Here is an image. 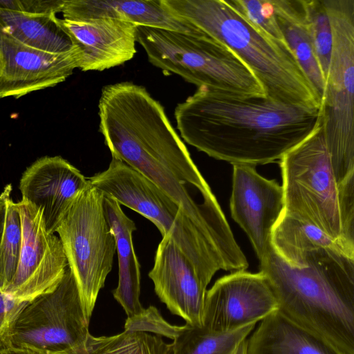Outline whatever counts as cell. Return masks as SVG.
Here are the masks:
<instances>
[{
	"instance_id": "ba28073f",
	"label": "cell",
	"mask_w": 354,
	"mask_h": 354,
	"mask_svg": "<svg viewBox=\"0 0 354 354\" xmlns=\"http://www.w3.org/2000/svg\"><path fill=\"white\" fill-rule=\"evenodd\" d=\"M89 322L68 266L53 289L21 308L2 338L0 349L23 348L41 354H66L86 341Z\"/></svg>"
},
{
	"instance_id": "44dd1931",
	"label": "cell",
	"mask_w": 354,
	"mask_h": 354,
	"mask_svg": "<svg viewBox=\"0 0 354 354\" xmlns=\"http://www.w3.org/2000/svg\"><path fill=\"white\" fill-rule=\"evenodd\" d=\"M57 19L54 14H27L0 8V32L42 51H71L74 47Z\"/></svg>"
},
{
	"instance_id": "603a6c76",
	"label": "cell",
	"mask_w": 354,
	"mask_h": 354,
	"mask_svg": "<svg viewBox=\"0 0 354 354\" xmlns=\"http://www.w3.org/2000/svg\"><path fill=\"white\" fill-rule=\"evenodd\" d=\"M171 344L170 354H232L255 328L256 323L230 331H217L203 325H185Z\"/></svg>"
},
{
	"instance_id": "5b68a950",
	"label": "cell",
	"mask_w": 354,
	"mask_h": 354,
	"mask_svg": "<svg viewBox=\"0 0 354 354\" xmlns=\"http://www.w3.org/2000/svg\"><path fill=\"white\" fill-rule=\"evenodd\" d=\"M136 41L154 66L198 88L245 97H266L247 65L228 47L197 29L183 32L137 26Z\"/></svg>"
},
{
	"instance_id": "ac0fdd59",
	"label": "cell",
	"mask_w": 354,
	"mask_h": 354,
	"mask_svg": "<svg viewBox=\"0 0 354 354\" xmlns=\"http://www.w3.org/2000/svg\"><path fill=\"white\" fill-rule=\"evenodd\" d=\"M103 208L115 239L118 259V283L113 295L124 310L127 317H132L144 309L140 301V264L132 241V234L136 230V226L114 198L104 196Z\"/></svg>"
},
{
	"instance_id": "4fadbf2b",
	"label": "cell",
	"mask_w": 354,
	"mask_h": 354,
	"mask_svg": "<svg viewBox=\"0 0 354 354\" xmlns=\"http://www.w3.org/2000/svg\"><path fill=\"white\" fill-rule=\"evenodd\" d=\"M0 99L19 98L64 82L79 67V53L37 50L0 32Z\"/></svg>"
},
{
	"instance_id": "ffe728a7",
	"label": "cell",
	"mask_w": 354,
	"mask_h": 354,
	"mask_svg": "<svg viewBox=\"0 0 354 354\" xmlns=\"http://www.w3.org/2000/svg\"><path fill=\"white\" fill-rule=\"evenodd\" d=\"M272 3L286 44L322 103L325 81L314 51L303 0H272Z\"/></svg>"
},
{
	"instance_id": "d4e9b609",
	"label": "cell",
	"mask_w": 354,
	"mask_h": 354,
	"mask_svg": "<svg viewBox=\"0 0 354 354\" xmlns=\"http://www.w3.org/2000/svg\"><path fill=\"white\" fill-rule=\"evenodd\" d=\"M22 242V227L17 203L10 197L6 201V216L0 239V291L5 292L11 283L18 266Z\"/></svg>"
},
{
	"instance_id": "e0dca14e",
	"label": "cell",
	"mask_w": 354,
	"mask_h": 354,
	"mask_svg": "<svg viewBox=\"0 0 354 354\" xmlns=\"http://www.w3.org/2000/svg\"><path fill=\"white\" fill-rule=\"evenodd\" d=\"M63 19H113L137 26L190 32L197 30L173 15L162 0H64Z\"/></svg>"
},
{
	"instance_id": "7a4b0ae2",
	"label": "cell",
	"mask_w": 354,
	"mask_h": 354,
	"mask_svg": "<svg viewBox=\"0 0 354 354\" xmlns=\"http://www.w3.org/2000/svg\"><path fill=\"white\" fill-rule=\"evenodd\" d=\"M259 263L280 313L342 354H354V257L321 248L308 255L306 267L297 268L272 248Z\"/></svg>"
},
{
	"instance_id": "1f68e13d",
	"label": "cell",
	"mask_w": 354,
	"mask_h": 354,
	"mask_svg": "<svg viewBox=\"0 0 354 354\" xmlns=\"http://www.w3.org/2000/svg\"><path fill=\"white\" fill-rule=\"evenodd\" d=\"M0 354H41L35 351L23 348H5L0 349Z\"/></svg>"
},
{
	"instance_id": "30bf717a",
	"label": "cell",
	"mask_w": 354,
	"mask_h": 354,
	"mask_svg": "<svg viewBox=\"0 0 354 354\" xmlns=\"http://www.w3.org/2000/svg\"><path fill=\"white\" fill-rule=\"evenodd\" d=\"M16 203L22 242L15 275L5 293L28 301L53 289L68 264L61 240L47 230L41 210L24 199Z\"/></svg>"
},
{
	"instance_id": "4316f807",
	"label": "cell",
	"mask_w": 354,
	"mask_h": 354,
	"mask_svg": "<svg viewBox=\"0 0 354 354\" xmlns=\"http://www.w3.org/2000/svg\"><path fill=\"white\" fill-rule=\"evenodd\" d=\"M245 20L270 37L286 42L275 17L272 0H225Z\"/></svg>"
},
{
	"instance_id": "d6986e66",
	"label": "cell",
	"mask_w": 354,
	"mask_h": 354,
	"mask_svg": "<svg viewBox=\"0 0 354 354\" xmlns=\"http://www.w3.org/2000/svg\"><path fill=\"white\" fill-rule=\"evenodd\" d=\"M247 343V354H342L278 310L260 322Z\"/></svg>"
},
{
	"instance_id": "2e32d148",
	"label": "cell",
	"mask_w": 354,
	"mask_h": 354,
	"mask_svg": "<svg viewBox=\"0 0 354 354\" xmlns=\"http://www.w3.org/2000/svg\"><path fill=\"white\" fill-rule=\"evenodd\" d=\"M79 53L82 71H102L120 66L136 53L137 25L113 19L70 21L57 19Z\"/></svg>"
},
{
	"instance_id": "277c9868",
	"label": "cell",
	"mask_w": 354,
	"mask_h": 354,
	"mask_svg": "<svg viewBox=\"0 0 354 354\" xmlns=\"http://www.w3.org/2000/svg\"><path fill=\"white\" fill-rule=\"evenodd\" d=\"M279 161L283 212L316 226L354 256V176L337 184L323 120Z\"/></svg>"
},
{
	"instance_id": "484cf974",
	"label": "cell",
	"mask_w": 354,
	"mask_h": 354,
	"mask_svg": "<svg viewBox=\"0 0 354 354\" xmlns=\"http://www.w3.org/2000/svg\"><path fill=\"white\" fill-rule=\"evenodd\" d=\"M314 51L324 81L328 75L333 35L324 0H303Z\"/></svg>"
},
{
	"instance_id": "9c48e42d",
	"label": "cell",
	"mask_w": 354,
	"mask_h": 354,
	"mask_svg": "<svg viewBox=\"0 0 354 354\" xmlns=\"http://www.w3.org/2000/svg\"><path fill=\"white\" fill-rule=\"evenodd\" d=\"M104 196L152 222L162 236L170 235L207 287L216 272L191 232L178 206L141 173L112 157L108 168L88 178Z\"/></svg>"
},
{
	"instance_id": "8fae6325",
	"label": "cell",
	"mask_w": 354,
	"mask_h": 354,
	"mask_svg": "<svg viewBox=\"0 0 354 354\" xmlns=\"http://www.w3.org/2000/svg\"><path fill=\"white\" fill-rule=\"evenodd\" d=\"M278 303L266 276L245 270L217 279L205 293L203 325L217 331L257 323L277 311Z\"/></svg>"
},
{
	"instance_id": "6da1fadb",
	"label": "cell",
	"mask_w": 354,
	"mask_h": 354,
	"mask_svg": "<svg viewBox=\"0 0 354 354\" xmlns=\"http://www.w3.org/2000/svg\"><path fill=\"white\" fill-rule=\"evenodd\" d=\"M189 145L232 165L256 167L279 160L322 123L319 109L268 97H245L204 88L174 110Z\"/></svg>"
},
{
	"instance_id": "7c38bea8",
	"label": "cell",
	"mask_w": 354,
	"mask_h": 354,
	"mask_svg": "<svg viewBox=\"0 0 354 354\" xmlns=\"http://www.w3.org/2000/svg\"><path fill=\"white\" fill-rule=\"evenodd\" d=\"M256 167L234 165L230 209L259 261L270 252L271 235L284 209L282 185L260 175Z\"/></svg>"
},
{
	"instance_id": "4dcf8cb0",
	"label": "cell",
	"mask_w": 354,
	"mask_h": 354,
	"mask_svg": "<svg viewBox=\"0 0 354 354\" xmlns=\"http://www.w3.org/2000/svg\"><path fill=\"white\" fill-rule=\"evenodd\" d=\"M12 188V185L8 184L4 187L3 191L0 194V239L2 235L5 221L6 201L10 197H11Z\"/></svg>"
},
{
	"instance_id": "d6a6232c",
	"label": "cell",
	"mask_w": 354,
	"mask_h": 354,
	"mask_svg": "<svg viewBox=\"0 0 354 354\" xmlns=\"http://www.w3.org/2000/svg\"><path fill=\"white\" fill-rule=\"evenodd\" d=\"M247 339L241 342L232 354H247Z\"/></svg>"
},
{
	"instance_id": "cb8c5ba5",
	"label": "cell",
	"mask_w": 354,
	"mask_h": 354,
	"mask_svg": "<svg viewBox=\"0 0 354 354\" xmlns=\"http://www.w3.org/2000/svg\"><path fill=\"white\" fill-rule=\"evenodd\" d=\"M170 351L171 344L159 335L124 330L111 336L89 334L81 346L66 354H170Z\"/></svg>"
},
{
	"instance_id": "9a60e30c",
	"label": "cell",
	"mask_w": 354,
	"mask_h": 354,
	"mask_svg": "<svg viewBox=\"0 0 354 354\" xmlns=\"http://www.w3.org/2000/svg\"><path fill=\"white\" fill-rule=\"evenodd\" d=\"M88 180L62 157L44 156L24 171L19 180L22 198L41 210L47 230L55 234Z\"/></svg>"
},
{
	"instance_id": "8992f818",
	"label": "cell",
	"mask_w": 354,
	"mask_h": 354,
	"mask_svg": "<svg viewBox=\"0 0 354 354\" xmlns=\"http://www.w3.org/2000/svg\"><path fill=\"white\" fill-rule=\"evenodd\" d=\"M333 41L322 103L326 145L338 185L354 176V0H324Z\"/></svg>"
},
{
	"instance_id": "52a82bcc",
	"label": "cell",
	"mask_w": 354,
	"mask_h": 354,
	"mask_svg": "<svg viewBox=\"0 0 354 354\" xmlns=\"http://www.w3.org/2000/svg\"><path fill=\"white\" fill-rule=\"evenodd\" d=\"M103 199L104 194L88 181L56 230L89 320L116 252Z\"/></svg>"
},
{
	"instance_id": "836d02e7",
	"label": "cell",
	"mask_w": 354,
	"mask_h": 354,
	"mask_svg": "<svg viewBox=\"0 0 354 354\" xmlns=\"http://www.w3.org/2000/svg\"><path fill=\"white\" fill-rule=\"evenodd\" d=\"M1 60H0V71H1Z\"/></svg>"
},
{
	"instance_id": "f546056e",
	"label": "cell",
	"mask_w": 354,
	"mask_h": 354,
	"mask_svg": "<svg viewBox=\"0 0 354 354\" xmlns=\"http://www.w3.org/2000/svg\"><path fill=\"white\" fill-rule=\"evenodd\" d=\"M28 301L0 291V342L17 314Z\"/></svg>"
},
{
	"instance_id": "3957f363",
	"label": "cell",
	"mask_w": 354,
	"mask_h": 354,
	"mask_svg": "<svg viewBox=\"0 0 354 354\" xmlns=\"http://www.w3.org/2000/svg\"><path fill=\"white\" fill-rule=\"evenodd\" d=\"M178 18L216 39L251 70L266 97L319 109L322 102L286 42L255 28L225 0H162Z\"/></svg>"
},
{
	"instance_id": "f1b7e54d",
	"label": "cell",
	"mask_w": 354,
	"mask_h": 354,
	"mask_svg": "<svg viewBox=\"0 0 354 354\" xmlns=\"http://www.w3.org/2000/svg\"><path fill=\"white\" fill-rule=\"evenodd\" d=\"M64 0H0V8L27 14L57 15Z\"/></svg>"
},
{
	"instance_id": "5bb4252c",
	"label": "cell",
	"mask_w": 354,
	"mask_h": 354,
	"mask_svg": "<svg viewBox=\"0 0 354 354\" xmlns=\"http://www.w3.org/2000/svg\"><path fill=\"white\" fill-rule=\"evenodd\" d=\"M149 277L160 300L186 324L202 326L207 287L170 235L162 236Z\"/></svg>"
},
{
	"instance_id": "7402d4cb",
	"label": "cell",
	"mask_w": 354,
	"mask_h": 354,
	"mask_svg": "<svg viewBox=\"0 0 354 354\" xmlns=\"http://www.w3.org/2000/svg\"><path fill=\"white\" fill-rule=\"evenodd\" d=\"M271 244L288 266L297 268L306 267L308 255L321 248L341 249L354 257L316 226L284 212L272 229Z\"/></svg>"
},
{
	"instance_id": "83f0119b",
	"label": "cell",
	"mask_w": 354,
	"mask_h": 354,
	"mask_svg": "<svg viewBox=\"0 0 354 354\" xmlns=\"http://www.w3.org/2000/svg\"><path fill=\"white\" fill-rule=\"evenodd\" d=\"M185 326L171 325L162 317L156 307L150 306L140 313L127 317L124 330L151 332L174 340L183 332Z\"/></svg>"
}]
</instances>
